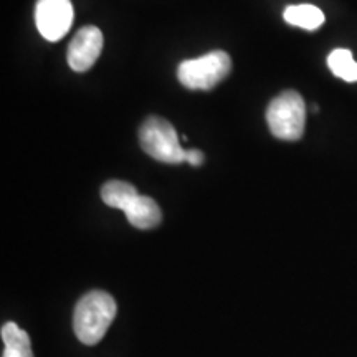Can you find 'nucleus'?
Listing matches in <instances>:
<instances>
[{"instance_id":"1","label":"nucleus","mask_w":357,"mask_h":357,"mask_svg":"<svg viewBox=\"0 0 357 357\" xmlns=\"http://www.w3.org/2000/svg\"><path fill=\"white\" fill-rule=\"evenodd\" d=\"M116 311L118 307L111 294L100 289L84 294L77 303L73 314V329L79 342L86 346L98 344L114 321Z\"/></svg>"},{"instance_id":"2","label":"nucleus","mask_w":357,"mask_h":357,"mask_svg":"<svg viewBox=\"0 0 357 357\" xmlns=\"http://www.w3.org/2000/svg\"><path fill=\"white\" fill-rule=\"evenodd\" d=\"M266 123L278 139H301L306 124V105L300 93L289 89L273 98L266 109Z\"/></svg>"},{"instance_id":"3","label":"nucleus","mask_w":357,"mask_h":357,"mask_svg":"<svg viewBox=\"0 0 357 357\" xmlns=\"http://www.w3.org/2000/svg\"><path fill=\"white\" fill-rule=\"evenodd\" d=\"M139 142L144 153L166 164L185 162L187 151L182 149L176 129L159 116L147 118L139 129Z\"/></svg>"},{"instance_id":"4","label":"nucleus","mask_w":357,"mask_h":357,"mask_svg":"<svg viewBox=\"0 0 357 357\" xmlns=\"http://www.w3.org/2000/svg\"><path fill=\"white\" fill-rule=\"evenodd\" d=\"M231 70V58L227 52L215 50L207 55L185 60L178 65V82L189 89H212L229 77Z\"/></svg>"},{"instance_id":"5","label":"nucleus","mask_w":357,"mask_h":357,"mask_svg":"<svg viewBox=\"0 0 357 357\" xmlns=\"http://www.w3.org/2000/svg\"><path fill=\"white\" fill-rule=\"evenodd\" d=\"M75 10L70 0H38L35 22L38 32L48 42H58L71 29Z\"/></svg>"},{"instance_id":"6","label":"nucleus","mask_w":357,"mask_h":357,"mask_svg":"<svg viewBox=\"0 0 357 357\" xmlns=\"http://www.w3.org/2000/svg\"><path fill=\"white\" fill-rule=\"evenodd\" d=\"M102 50V33L98 26L79 29L68 47V65L77 73L88 71L100 58Z\"/></svg>"},{"instance_id":"7","label":"nucleus","mask_w":357,"mask_h":357,"mask_svg":"<svg viewBox=\"0 0 357 357\" xmlns=\"http://www.w3.org/2000/svg\"><path fill=\"white\" fill-rule=\"evenodd\" d=\"M126 217L132 227L139 230H151L162 220V213L158 202L146 195H137L132 204L126 208Z\"/></svg>"},{"instance_id":"8","label":"nucleus","mask_w":357,"mask_h":357,"mask_svg":"<svg viewBox=\"0 0 357 357\" xmlns=\"http://www.w3.org/2000/svg\"><path fill=\"white\" fill-rule=\"evenodd\" d=\"M2 357H33L29 334L15 323H6L2 326Z\"/></svg>"},{"instance_id":"9","label":"nucleus","mask_w":357,"mask_h":357,"mask_svg":"<svg viewBox=\"0 0 357 357\" xmlns=\"http://www.w3.org/2000/svg\"><path fill=\"white\" fill-rule=\"evenodd\" d=\"M283 17L289 25L300 26L303 30H318L324 24L323 10L316 6H310V3L289 6L284 8Z\"/></svg>"},{"instance_id":"10","label":"nucleus","mask_w":357,"mask_h":357,"mask_svg":"<svg viewBox=\"0 0 357 357\" xmlns=\"http://www.w3.org/2000/svg\"><path fill=\"white\" fill-rule=\"evenodd\" d=\"M136 187L123 181H109L102 185L101 199L108 207L119 208L126 212V208L132 204V200L137 197Z\"/></svg>"},{"instance_id":"11","label":"nucleus","mask_w":357,"mask_h":357,"mask_svg":"<svg viewBox=\"0 0 357 357\" xmlns=\"http://www.w3.org/2000/svg\"><path fill=\"white\" fill-rule=\"evenodd\" d=\"M328 66L337 78L349 83L357 82V63L354 61V56H352L351 50L336 48V50L331 52V55L328 56Z\"/></svg>"},{"instance_id":"12","label":"nucleus","mask_w":357,"mask_h":357,"mask_svg":"<svg viewBox=\"0 0 357 357\" xmlns=\"http://www.w3.org/2000/svg\"><path fill=\"white\" fill-rule=\"evenodd\" d=\"M204 160H205V155L200 153L199 149H192V151H187V158H185V162H189V164H192V166H195V167H199V166H202L204 164Z\"/></svg>"}]
</instances>
